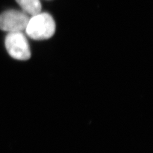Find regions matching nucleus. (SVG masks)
<instances>
[{"mask_svg":"<svg viewBox=\"0 0 153 153\" xmlns=\"http://www.w3.org/2000/svg\"><path fill=\"white\" fill-rule=\"evenodd\" d=\"M25 30L27 36L33 40H46L54 35L56 24L50 14L40 12L30 19Z\"/></svg>","mask_w":153,"mask_h":153,"instance_id":"nucleus-1","label":"nucleus"},{"mask_svg":"<svg viewBox=\"0 0 153 153\" xmlns=\"http://www.w3.org/2000/svg\"><path fill=\"white\" fill-rule=\"evenodd\" d=\"M30 19L23 11H6L0 15V29L8 33L22 32L26 30Z\"/></svg>","mask_w":153,"mask_h":153,"instance_id":"nucleus-3","label":"nucleus"},{"mask_svg":"<svg viewBox=\"0 0 153 153\" xmlns=\"http://www.w3.org/2000/svg\"><path fill=\"white\" fill-rule=\"evenodd\" d=\"M24 12L31 16L41 12L42 4L40 0H16Z\"/></svg>","mask_w":153,"mask_h":153,"instance_id":"nucleus-4","label":"nucleus"},{"mask_svg":"<svg viewBox=\"0 0 153 153\" xmlns=\"http://www.w3.org/2000/svg\"><path fill=\"white\" fill-rule=\"evenodd\" d=\"M5 47L8 54L14 59L25 61L30 58V45L22 32L8 33L5 38Z\"/></svg>","mask_w":153,"mask_h":153,"instance_id":"nucleus-2","label":"nucleus"}]
</instances>
